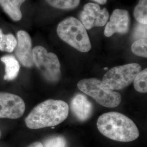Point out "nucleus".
Listing matches in <instances>:
<instances>
[{
    "instance_id": "nucleus-1",
    "label": "nucleus",
    "mask_w": 147,
    "mask_h": 147,
    "mask_svg": "<svg viewBox=\"0 0 147 147\" xmlns=\"http://www.w3.org/2000/svg\"><path fill=\"white\" fill-rule=\"evenodd\" d=\"M96 125L101 134L116 141L132 142L140 136L135 123L129 117L119 112L104 113L99 117Z\"/></svg>"
},
{
    "instance_id": "nucleus-2",
    "label": "nucleus",
    "mask_w": 147,
    "mask_h": 147,
    "mask_svg": "<svg viewBox=\"0 0 147 147\" xmlns=\"http://www.w3.org/2000/svg\"><path fill=\"white\" fill-rule=\"evenodd\" d=\"M68 114V105L65 101L49 99L40 103L31 111L25 119V124L31 129L53 127L65 121Z\"/></svg>"
},
{
    "instance_id": "nucleus-3",
    "label": "nucleus",
    "mask_w": 147,
    "mask_h": 147,
    "mask_svg": "<svg viewBox=\"0 0 147 147\" xmlns=\"http://www.w3.org/2000/svg\"><path fill=\"white\" fill-rule=\"evenodd\" d=\"M57 32L64 42L82 53L90 50L92 45L86 29L81 21L69 17L58 24Z\"/></svg>"
},
{
    "instance_id": "nucleus-4",
    "label": "nucleus",
    "mask_w": 147,
    "mask_h": 147,
    "mask_svg": "<svg viewBox=\"0 0 147 147\" xmlns=\"http://www.w3.org/2000/svg\"><path fill=\"white\" fill-rule=\"evenodd\" d=\"M81 91L93 98L98 104L106 107L114 108L120 104L121 94L111 89L102 81L95 78L81 80L78 83Z\"/></svg>"
},
{
    "instance_id": "nucleus-5",
    "label": "nucleus",
    "mask_w": 147,
    "mask_h": 147,
    "mask_svg": "<svg viewBox=\"0 0 147 147\" xmlns=\"http://www.w3.org/2000/svg\"><path fill=\"white\" fill-rule=\"evenodd\" d=\"M33 62L44 78L51 82H57L60 79L61 65L56 55L47 53L42 46H37L32 50Z\"/></svg>"
},
{
    "instance_id": "nucleus-6",
    "label": "nucleus",
    "mask_w": 147,
    "mask_h": 147,
    "mask_svg": "<svg viewBox=\"0 0 147 147\" xmlns=\"http://www.w3.org/2000/svg\"><path fill=\"white\" fill-rule=\"evenodd\" d=\"M140 71L141 67L137 63L117 66L106 72L102 81L113 90H121L131 84Z\"/></svg>"
},
{
    "instance_id": "nucleus-7",
    "label": "nucleus",
    "mask_w": 147,
    "mask_h": 147,
    "mask_svg": "<svg viewBox=\"0 0 147 147\" xmlns=\"http://www.w3.org/2000/svg\"><path fill=\"white\" fill-rule=\"evenodd\" d=\"M25 109V102L19 96L0 92V118H19L24 115Z\"/></svg>"
},
{
    "instance_id": "nucleus-8",
    "label": "nucleus",
    "mask_w": 147,
    "mask_h": 147,
    "mask_svg": "<svg viewBox=\"0 0 147 147\" xmlns=\"http://www.w3.org/2000/svg\"><path fill=\"white\" fill-rule=\"evenodd\" d=\"M109 18V13L106 8L101 9L98 5L88 3L85 5L80 14V19L86 29L94 27L104 26Z\"/></svg>"
},
{
    "instance_id": "nucleus-9",
    "label": "nucleus",
    "mask_w": 147,
    "mask_h": 147,
    "mask_svg": "<svg viewBox=\"0 0 147 147\" xmlns=\"http://www.w3.org/2000/svg\"><path fill=\"white\" fill-rule=\"evenodd\" d=\"M17 44L15 49L16 56L21 63L26 68H31L33 65L31 38L25 31H19L16 34Z\"/></svg>"
},
{
    "instance_id": "nucleus-10",
    "label": "nucleus",
    "mask_w": 147,
    "mask_h": 147,
    "mask_svg": "<svg viewBox=\"0 0 147 147\" xmlns=\"http://www.w3.org/2000/svg\"><path fill=\"white\" fill-rule=\"evenodd\" d=\"M130 17L127 11L116 9L114 10L110 18V21L106 24L104 34L107 37L112 36L118 33L125 34L129 28Z\"/></svg>"
},
{
    "instance_id": "nucleus-11",
    "label": "nucleus",
    "mask_w": 147,
    "mask_h": 147,
    "mask_svg": "<svg viewBox=\"0 0 147 147\" xmlns=\"http://www.w3.org/2000/svg\"><path fill=\"white\" fill-rule=\"evenodd\" d=\"M70 105L74 116L80 121H87L92 115L93 105L84 95H76L72 99Z\"/></svg>"
},
{
    "instance_id": "nucleus-12",
    "label": "nucleus",
    "mask_w": 147,
    "mask_h": 147,
    "mask_svg": "<svg viewBox=\"0 0 147 147\" xmlns=\"http://www.w3.org/2000/svg\"><path fill=\"white\" fill-rule=\"evenodd\" d=\"M25 1V0H1L0 5L13 20L20 21L22 17L20 7Z\"/></svg>"
},
{
    "instance_id": "nucleus-13",
    "label": "nucleus",
    "mask_w": 147,
    "mask_h": 147,
    "mask_svg": "<svg viewBox=\"0 0 147 147\" xmlns=\"http://www.w3.org/2000/svg\"><path fill=\"white\" fill-rule=\"evenodd\" d=\"M0 60L5 65V74L3 79L5 81H11L18 76L20 68V64L16 57L10 55H5Z\"/></svg>"
},
{
    "instance_id": "nucleus-14",
    "label": "nucleus",
    "mask_w": 147,
    "mask_h": 147,
    "mask_svg": "<svg viewBox=\"0 0 147 147\" xmlns=\"http://www.w3.org/2000/svg\"><path fill=\"white\" fill-rule=\"evenodd\" d=\"M16 38L13 34H3L0 29V51L12 53L16 49Z\"/></svg>"
},
{
    "instance_id": "nucleus-15",
    "label": "nucleus",
    "mask_w": 147,
    "mask_h": 147,
    "mask_svg": "<svg viewBox=\"0 0 147 147\" xmlns=\"http://www.w3.org/2000/svg\"><path fill=\"white\" fill-rule=\"evenodd\" d=\"M134 15L139 23L147 24V0H140L136 6Z\"/></svg>"
},
{
    "instance_id": "nucleus-16",
    "label": "nucleus",
    "mask_w": 147,
    "mask_h": 147,
    "mask_svg": "<svg viewBox=\"0 0 147 147\" xmlns=\"http://www.w3.org/2000/svg\"><path fill=\"white\" fill-rule=\"evenodd\" d=\"M134 86L135 90L140 92H147V69L140 71L134 80Z\"/></svg>"
},
{
    "instance_id": "nucleus-17",
    "label": "nucleus",
    "mask_w": 147,
    "mask_h": 147,
    "mask_svg": "<svg viewBox=\"0 0 147 147\" xmlns=\"http://www.w3.org/2000/svg\"><path fill=\"white\" fill-rule=\"evenodd\" d=\"M54 8L63 9H73L79 5L80 0H46Z\"/></svg>"
},
{
    "instance_id": "nucleus-18",
    "label": "nucleus",
    "mask_w": 147,
    "mask_h": 147,
    "mask_svg": "<svg viewBox=\"0 0 147 147\" xmlns=\"http://www.w3.org/2000/svg\"><path fill=\"white\" fill-rule=\"evenodd\" d=\"M131 51L135 55L142 57H147V38L136 40L132 44Z\"/></svg>"
},
{
    "instance_id": "nucleus-19",
    "label": "nucleus",
    "mask_w": 147,
    "mask_h": 147,
    "mask_svg": "<svg viewBox=\"0 0 147 147\" xmlns=\"http://www.w3.org/2000/svg\"><path fill=\"white\" fill-rule=\"evenodd\" d=\"M42 145L44 147H67V142L64 137L56 136L45 140Z\"/></svg>"
},
{
    "instance_id": "nucleus-20",
    "label": "nucleus",
    "mask_w": 147,
    "mask_h": 147,
    "mask_svg": "<svg viewBox=\"0 0 147 147\" xmlns=\"http://www.w3.org/2000/svg\"><path fill=\"white\" fill-rule=\"evenodd\" d=\"M147 24L139 23L135 28L134 37L137 40L142 38H147Z\"/></svg>"
},
{
    "instance_id": "nucleus-21",
    "label": "nucleus",
    "mask_w": 147,
    "mask_h": 147,
    "mask_svg": "<svg viewBox=\"0 0 147 147\" xmlns=\"http://www.w3.org/2000/svg\"><path fill=\"white\" fill-rule=\"evenodd\" d=\"M28 147H44L42 143L39 142H36L32 143Z\"/></svg>"
},
{
    "instance_id": "nucleus-22",
    "label": "nucleus",
    "mask_w": 147,
    "mask_h": 147,
    "mask_svg": "<svg viewBox=\"0 0 147 147\" xmlns=\"http://www.w3.org/2000/svg\"><path fill=\"white\" fill-rule=\"evenodd\" d=\"M93 1L101 5H104L107 2V0H93Z\"/></svg>"
},
{
    "instance_id": "nucleus-23",
    "label": "nucleus",
    "mask_w": 147,
    "mask_h": 147,
    "mask_svg": "<svg viewBox=\"0 0 147 147\" xmlns=\"http://www.w3.org/2000/svg\"><path fill=\"white\" fill-rule=\"evenodd\" d=\"M1 130H0V137H1Z\"/></svg>"
},
{
    "instance_id": "nucleus-24",
    "label": "nucleus",
    "mask_w": 147,
    "mask_h": 147,
    "mask_svg": "<svg viewBox=\"0 0 147 147\" xmlns=\"http://www.w3.org/2000/svg\"><path fill=\"white\" fill-rule=\"evenodd\" d=\"M0 2H1V0H0Z\"/></svg>"
}]
</instances>
